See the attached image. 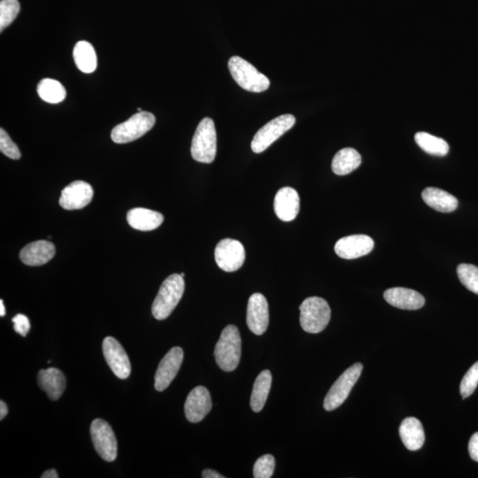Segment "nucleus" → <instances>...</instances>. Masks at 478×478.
Instances as JSON below:
<instances>
[{"label":"nucleus","instance_id":"393cba45","mask_svg":"<svg viewBox=\"0 0 478 478\" xmlns=\"http://www.w3.org/2000/svg\"><path fill=\"white\" fill-rule=\"evenodd\" d=\"M73 56L78 70L85 74L94 72L98 66L94 46L87 41H79L74 46Z\"/></svg>","mask_w":478,"mask_h":478},{"label":"nucleus","instance_id":"5701e85b","mask_svg":"<svg viewBox=\"0 0 478 478\" xmlns=\"http://www.w3.org/2000/svg\"><path fill=\"white\" fill-rule=\"evenodd\" d=\"M422 198L428 206L438 212L451 213L458 208L457 199L441 189L434 187L424 189Z\"/></svg>","mask_w":478,"mask_h":478},{"label":"nucleus","instance_id":"f8f14e48","mask_svg":"<svg viewBox=\"0 0 478 478\" xmlns=\"http://www.w3.org/2000/svg\"><path fill=\"white\" fill-rule=\"evenodd\" d=\"M102 348L106 362L113 374L120 379H126L130 377V359L119 342L112 337L106 338L103 341Z\"/></svg>","mask_w":478,"mask_h":478},{"label":"nucleus","instance_id":"6ab92c4d","mask_svg":"<svg viewBox=\"0 0 478 478\" xmlns=\"http://www.w3.org/2000/svg\"><path fill=\"white\" fill-rule=\"evenodd\" d=\"M55 255V246L46 240L32 242L21 250L20 259L25 265L42 266L48 263Z\"/></svg>","mask_w":478,"mask_h":478},{"label":"nucleus","instance_id":"4c0bfd02","mask_svg":"<svg viewBox=\"0 0 478 478\" xmlns=\"http://www.w3.org/2000/svg\"><path fill=\"white\" fill-rule=\"evenodd\" d=\"M42 478H58L59 475L55 469H49L48 472L43 473Z\"/></svg>","mask_w":478,"mask_h":478},{"label":"nucleus","instance_id":"7c9ffc66","mask_svg":"<svg viewBox=\"0 0 478 478\" xmlns=\"http://www.w3.org/2000/svg\"><path fill=\"white\" fill-rule=\"evenodd\" d=\"M477 385L478 362L470 367L468 372L465 374V377L462 378L461 387H460V392H461L462 399H465L469 397L475 391Z\"/></svg>","mask_w":478,"mask_h":478},{"label":"nucleus","instance_id":"f3484780","mask_svg":"<svg viewBox=\"0 0 478 478\" xmlns=\"http://www.w3.org/2000/svg\"><path fill=\"white\" fill-rule=\"evenodd\" d=\"M277 216L284 222H291L299 212V196L294 188L284 187L277 191L274 201Z\"/></svg>","mask_w":478,"mask_h":478},{"label":"nucleus","instance_id":"20e7f679","mask_svg":"<svg viewBox=\"0 0 478 478\" xmlns=\"http://www.w3.org/2000/svg\"><path fill=\"white\" fill-rule=\"evenodd\" d=\"M228 67L233 79L245 91L258 94L269 88V78L265 74L260 73L251 63L241 57H231Z\"/></svg>","mask_w":478,"mask_h":478},{"label":"nucleus","instance_id":"9b49d317","mask_svg":"<svg viewBox=\"0 0 478 478\" xmlns=\"http://www.w3.org/2000/svg\"><path fill=\"white\" fill-rule=\"evenodd\" d=\"M184 351L179 347L171 348L160 362L155 377V387L157 391L166 390L177 377L183 363Z\"/></svg>","mask_w":478,"mask_h":478},{"label":"nucleus","instance_id":"c9c22d12","mask_svg":"<svg viewBox=\"0 0 478 478\" xmlns=\"http://www.w3.org/2000/svg\"><path fill=\"white\" fill-rule=\"evenodd\" d=\"M202 477L204 478H224L226 477L221 475L218 472H215V470L213 469H205L204 472H202Z\"/></svg>","mask_w":478,"mask_h":478},{"label":"nucleus","instance_id":"6e6552de","mask_svg":"<svg viewBox=\"0 0 478 478\" xmlns=\"http://www.w3.org/2000/svg\"><path fill=\"white\" fill-rule=\"evenodd\" d=\"M296 118L292 115H283L270 121L260 128L252 138L251 148L253 152L260 153L269 148L285 132L294 126Z\"/></svg>","mask_w":478,"mask_h":478},{"label":"nucleus","instance_id":"a19ab883","mask_svg":"<svg viewBox=\"0 0 478 478\" xmlns=\"http://www.w3.org/2000/svg\"><path fill=\"white\" fill-rule=\"evenodd\" d=\"M181 276L183 277H184V273H182V274H181Z\"/></svg>","mask_w":478,"mask_h":478},{"label":"nucleus","instance_id":"4be33fe9","mask_svg":"<svg viewBox=\"0 0 478 478\" xmlns=\"http://www.w3.org/2000/svg\"><path fill=\"white\" fill-rule=\"evenodd\" d=\"M127 221L131 228L141 231L156 230L162 226L164 216L153 210L137 208L127 213Z\"/></svg>","mask_w":478,"mask_h":478},{"label":"nucleus","instance_id":"423d86ee","mask_svg":"<svg viewBox=\"0 0 478 478\" xmlns=\"http://www.w3.org/2000/svg\"><path fill=\"white\" fill-rule=\"evenodd\" d=\"M155 116L149 112H138L112 130V140L117 144H127L137 140L151 130L155 124Z\"/></svg>","mask_w":478,"mask_h":478},{"label":"nucleus","instance_id":"2f4dec72","mask_svg":"<svg viewBox=\"0 0 478 478\" xmlns=\"http://www.w3.org/2000/svg\"><path fill=\"white\" fill-rule=\"evenodd\" d=\"M274 470V458L271 455H265L257 460L253 467V477L255 478H270Z\"/></svg>","mask_w":478,"mask_h":478},{"label":"nucleus","instance_id":"39448f33","mask_svg":"<svg viewBox=\"0 0 478 478\" xmlns=\"http://www.w3.org/2000/svg\"><path fill=\"white\" fill-rule=\"evenodd\" d=\"M301 326L306 333H322L330 323L331 311L329 304L323 298L310 297L301 306Z\"/></svg>","mask_w":478,"mask_h":478},{"label":"nucleus","instance_id":"58836bf2","mask_svg":"<svg viewBox=\"0 0 478 478\" xmlns=\"http://www.w3.org/2000/svg\"><path fill=\"white\" fill-rule=\"evenodd\" d=\"M0 316H1V317L6 316V309L5 306H4V302L2 299L1 301H0Z\"/></svg>","mask_w":478,"mask_h":478},{"label":"nucleus","instance_id":"4468645a","mask_svg":"<svg viewBox=\"0 0 478 478\" xmlns=\"http://www.w3.org/2000/svg\"><path fill=\"white\" fill-rule=\"evenodd\" d=\"M246 323L252 333L259 336L265 333L269 323V304L262 294H255L250 297Z\"/></svg>","mask_w":478,"mask_h":478},{"label":"nucleus","instance_id":"bb28decb","mask_svg":"<svg viewBox=\"0 0 478 478\" xmlns=\"http://www.w3.org/2000/svg\"><path fill=\"white\" fill-rule=\"evenodd\" d=\"M38 94L43 101L50 104H58L65 99L66 89L60 82L45 78L38 84Z\"/></svg>","mask_w":478,"mask_h":478},{"label":"nucleus","instance_id":"2eb2a0df","mask_svg":"<svg viewBox=\"0 0 478 478\" xmlns=\"http://www.w3.org/2000/svg\"><path fill=\"white\" fill-rule=\"evenodd\" d=\"M212 408V399L208 389L197 387L189 394L185 401L184 413L189 422H201Z\"/></svg>","mask_w":478,"mask_h":478},{"label":"nucleus","instance_id":"f03ea898","mask_svg":"<svg viewBox=\"0 0 478 478\" xmlns=\"http://www.w3.org/2000/svg\"><path fill=\"white\" fill-rule=\"evenodd\" d=\"M217 365L226 372L237 369L241 358V337L238 328L233 324L224 328L216 345Z\"/></svg>","mask_w":478,"mask_h":478},{"label":"nucleus","instance_id":"1a4fd4ad","mask_svg":"<svg viewBox=\"0 0 478 478\" xmlns=\"http://www.w3.org/2000/svg\"><path fill=\"white\" fill-rule=\"evenodd\" d=\"M91 437L95 450L106 462H111L117 457V440L111 426L102 419H95L91 426Z\"/></svg>","mask_w":478,"mask_h":478},{"label":"nucleus","instance_id":"473e14b6","mask_svg":"<svg viewBox=\"0 0 478 478\" xmlns=\"http://www.w3.org/2000/svg\"><path fill=\"white\" fill-rule=\"evenodd\" d=\"M0 151L10 159L19 160L21 158L19 148L3 128H0Z\"/></svg>","mask_w":478,"mask_h":478},{"label":"nucleus","instance_id":"aec40b11","mask_svg":"<svg viewBox=\"0 0 478 478\" xmlns=\"http://www.w3.org/2000/svg\"><path fill=\"white\" fill-rule=\"evenodd\" d=\"M38 384L46 392L50 399L53 401H58L65 391L66 377L62 371L55 367L41 369L38 374Z\"/></svg>","mask_w":478,"mask_h":478},{"label":"nucleus","instance_id":"0eeeda50","mask_svg":"<svg viewBox=\"0 0 478 478\" xmlns=\"http://www.w3.org/2000/svg\"><path fill=\"white\" fill-rule=\"evenodd\" d=\"M362 363H355L338 378L324 399L323 408L326 411H333L343 404L362 374Z\"/></svg>","mask_w":478,"mask_h":478},{"label":"nucleus","instance_id":"b1692460","mask_svg":"<svg viewBox=\"0 0 478 478\" xmlns=\"http://www.w3.org/2000/svg\"><path fill=\"white\" fill-rule=\"evenodd\" d=\"M362 164V156L354 148H344L334 156L331 169L338 176H345L357 169Z\"/></svg>","mask_w":478,"mask_h":478},{"label":"nucleus","instance_id":"e433bc0d","mask_svg":"<svg viewBox=\"0 0 478 478\" xmlns=\"http://www.w3.org/2000/svg\"><path fill=\"white\" fill-rule=\"evenodd\" d=\"M7 413H9V408H7L6 403L2 401H0V420L5 418Z\"/></svg>","mask_w":478,"mask_h":478},{"label":"nucleus","instance_id":"c756f323","mask_svg":"<svg viewBox=\"0 0 478 478\" xmlns=\"http://www.w3.org/2000/svg\"><path fill=\"white\" fill-rule=\"evenodd\" d=\"M20 3L18 0H1L0 2V31L9 27L20 13Z\"/></svg>","mask_w":478,"mask_h":478},{"label":"nucleus","instance_id":"c85d7f7f","mask_svg":"<svg viewBox=\"0 0 478 478\" xmlns=\"http://www.w3.org/2000/svg\"><path fill=\"white\" fill-rule=\"evenodd\" d=\"M457 274L461 283L478 295V267L472 264H461L457 267Z\"/></svg>","mask_w":478,"mask_h":478},{"label":"nucleus","instance_id":"ea45409f","mask_svg":"<svg viewBox=\"0 0 478 478\" xmlns=\"http://www.w3.org/2000/svg\"><path fill=\"white\" fill-rule=\"evenodd\" d=\"M138 112H142V109H138Z\"/></svg>","mask_w":478,"mask_h":478},{"label":"nucleus","instance_id":"cd10ccee","mask_svg":"<svg viewBox=\"0 0 478 478\" xmlns=\"http://www.w3.org/2000/svg\"><path fill=\"white\" fill-rule=\"evenodd\" d=\"M415 139L421 149L429 155L445 156L449 152V145L444 139L435 137L426 132H418L416 134Z\"/></svg>","mask_w":478,"mask_h":478},{"label":"nucleus","instance_id":"72a5a7b5","mask_svg":"<svg viewBox=\"0 0 478 478\" xmlns=\"http://www.w3.org/2000/svg\"><path fill=\"white\" fill-rule=\"evenodd\" d=\"M13 323V329L17 333L23 337H26L28 331L30 330V323L26 316L23 313H18L12 319Z\"/></svg>","mask_w":478,"mask_h":478},{"label":"nucleus","instance_id":"ddd939ff","mask_svg":"<svg viewBox=\"0 0 478 478\" xmlns=\"http://www.w3.org/2000/svg\"><path fill=\"white\" fill-rule=\"evenodd\" d=\"M94 189L84 181H74L64 188L60 205L66 210H78L90 204L94 198Z\"/></svg>","mask_w":478,"mask_h":478},{"label":"nucleus","instance_id":"a211bd4d","mask_svg":"<svg viewBox=\"0 0 478 478\" xmlns=\"http://www.w3.org/2000/svg\"><path fill=\"white\" fill-rule=\"evenodd\" d=\"M384 298L389 304L405 310H417L426 304V299L411 289L395 287L384 291Z\"/></svg>","mask_w":478,"mask_h":478},{"label":"nucleus","instance_id":"f704fd0d","mask_svg":"<svg viewBox=\"0 0 478 478\" xmlns=\"http://www.w3.org/2000/svg\"><path fill=\"white\" fill-rule=\"evenodd\" d=\"M470 458L478 462V433H474L469 442Z\"/></svg>","mask_w":478,"mask_h":478},{"label":"nucleus","instance_id":"a878e982","mask_svg":"<svg viewBox=\"0 0 478 478\" xmlns=\"http://www.w3.org/2000/svg\"><path fill=\"white\" fill-rule=\"evenodd\" d=\"M271 384H272V374L269 370H263L257 377L250 402L252 411L255 413L262 411L269 396Z\"/></svg>","mask_w":478,"mask_h":478},{"label":"nucleus","instance_id":"7ed1b4c3","mask_svg":"<svg viewBox=\"0 0 478 478\" xmlns=\"http://www.w3.org/2000/svg\"><path fill=\"white\" fill-rule=\"evenodd\" d=\"M217 137L215 123L206 117L199 123L192 138L191 152L196 162L212 163L216 159Z\"/></svg>","mask_w":478,"mask_h":478},{"label":"nucleus","instance_id":"f257e3e1","mask_svg":"<svg viewBox=\"0 0 478 478\" xmlns=\"http://www.w3.org/2000/svg\"><path fill=\"white\" fill-rule=\"evenodd\" d=\"M184 280L181 274H171L164 280L152 306V316L157 320H165L177 308L184 292Z\"/></svg>","mask_w":478,"mask_h":478},{"label":"nucleus","instance_id":"dca6fc26","mask_svg":"<svg viewBox=\"0 0 478 478\" xmlns=\"http://www.w3.org/2000/svg\"><path fill=\"white\" fill-rule=\"evenodd\" d=\"M373 239L367 235L342 238L335 245V252L342 259L354 260L365 256L374 248Z\"/></svg>","mask_w":478,"mask_h":478},{"label":"nucleus","instance_id":"412c9836","mask_svg":"<svg viewBox=\"0 0 478 478\" xmlns=\"http://www.w3.org/2000/svg\"><path fill=\"white\" fill-rule=\"evenodd\" d=\"M399 436L403 444L410 451H417L422 448L426 442V434L420 421L415 417H408L399 427Z\"/></svg>","mask_w":478,"mask_h":478},{"label":"nucleus","instance_id":"9d476101","mask_svg":"<svg viewBox=\"0 0 478 478\" xmlns=\"http://www.w3.org/2000/svg\"><path fill=\"white\" fill-rule=\"evenodd\" d=\"M217 265L226 272H235L244 265L245 251L240 242L226 238L217 244L215 250Z\"/></svg>","mask_w":478,"mask_h":478}]
</instances>
